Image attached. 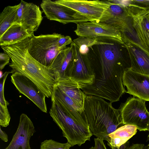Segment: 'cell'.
I'll list each match as a JSON object with an SVG mask.
<instances>
[{"label":"cell","instance_id":"obj_1","mask_svg":"<svg viewBox=\"0 0 149 149\" xmlns=\"http://www.w3.org/2000/svg\"><path fill=\"white\" fill-rule=\"evenodd\" d=\"M101 38L99 43L89 49L92 55L88 54L95 78L92 84L79 86L86 95L106 99L112 103L119 100L126 93L122 82L124 71L130 68V59L121 55L117 41Z\"/></svg>","mask_w":149,"mask_h":149},{"label":"cell","instance_id":"obj_2","mask_svg":"<svg viewBox=\"0 0 149 149\" xmlns=\"http://www.w3.org/2000/svg\"><path fill=\"white\" fill-rule=\"evenodd\" d=\"M51 98L50 116L72 147L76 145L80 146L90 141L93 134L86 120L84 110L56 86L53 88Z\"/></svg>","mask_w":149,"mask_h":149},{"label":"cell","instance_id":"obj_3","mask_svg":"<svg viewBox=\"0 0 149 149\" xmlns=\"http://www.w3.org/2000/svg\"><path fill=\"white\" fill-rule=\"evenodd\" d=\"M30 38L1 47L10 58L9 65L12 68L11 73H18L25 76L35 84L46 97H51L56 83L54 74L29 54L28 47Z\"/></svg>","mask_w":149,"mask_h":149},{"label":"cell","instance_id":"obj_4","mask_svg":"<svg viewBox=\"0 0 149 149\" xmlns=\"http://www.w3.org/2000/svg\"><path fill=\"white\" fill-rule=\"evenodd\" d=\"M111 102L92 95H86L84 110L85 119L93 135L109 141L108 135L124 125L118 109Z\"/></svg>","mask_w":149,"mask_h":149},{"label":"cell","instance_id":"obj_5","mask_svg":"<svg viewBox=\"0 0 149 149\" xmlns=\"http://www.w3.org/2000/svg\"><path fill=\"white\" fill-rule=\"evenodd\" d=\"M61 34L33 35L30 38L28 47L29 54L43 65L49 68L55 58L63 50L59 47L58 40Z\"/></svg>","mask_w":149,"mask_h":149},{"label":"cell","instance_id":"obj_6","mask_svg":"<svg viewBox=\"0 0 149 149\" xmlns=\"http://www.w3.org/2000/svg\"><path fill=\"white\" fill-rule=\"evenodd\" d=\"M108 6L97 22L111 26L120 31L128 17L144 13L146 8L130 2L127 5L126 0H108Z\"/></svg>","mask_w":149,"mask_h":149},{"label":"cell","instance_id":"obj_7","mask_svg":"<svg viewBox=\"0 0 149 149\" xmlns=\"http://www.w3.org/2000/svg\"><path fill=\"white\" fill-rule=\"evenodd\" d=\"M146 102L136 97H130L121 104L118 110L124 125H134L140 131H148L149 112Z\"/></svg>","mask_w":149,"mask_h":149},{"label":"cell","instance_id":"obj_8","mask_svg":"<svg viewBox=\"0 0 149 149\" xmlns=\"http://www.w3.org/2000/svg\"><path fill=\"white\" fill-rule=\"evenodd\" d=\"M40 7L46 17L63 24H77L89 21L86 18L74 10L51 0H43Z\"/></svg>","mask_w":149,"mask_h":149},{"label":"cell","instance_id":"obj_9","mask_svg":"<svg viewBox=\"0 0 149 149\" xmlns=\"http://www.w3.org/2000/svg\"><path fill=\"white\" fill-rule=\"evenodd\" d=\"M77 24V29L74 31L79 37L92 38H111L124 45L120 32L111 26L96 21L87 22Z\"/></svg>","mask_w":149,"mask_h":149},{"label":"cell","instance_id":"obj_10","mask_svg":"<svg viewBox=\"0 0 149 149\" xmlns=\"http://www.w3.org/2000/svg\"><path fill=\"white\" fill-rule=\"evenodd\" d=\"M55 1L76 11L89 21H98L109 4L108 0H60Z\"/></svg>","mask_w":149,"mask_h":149},{"label":"cell","instance_id":"obj_11","mask_svg":"<svg viewBox=\"0 0 149 149\" xmlns=\"http://www.w3.org/2000/svg\"><path fill=\"white\" fill-rule=\"evenodd\" d=\"M147 12L127 18L120 30L124 44L129 43L138 47L149 55V50L145 42L141 22Z\"/></svg>","mask_w":149,"mask_h":149},{"label":"cell","instance_id":"obj_12","mask_svg":"<svg viewBox=\"0 0 149 149\" xmlns=\"http://www.w3.org/2000/svg\"><path fill=\"white\" fill-rule=\"evenodd\" d=\"M11 81L20 93L28 97L42 111L47 113L46 97L34 82L18 73L12 74Z\"/></svg>","mask_w":149,"mask_h":149},{"label":"cell","instance_id":"obj_13","mask_svg":"<svg viewBox=\"0 0 149 149\" xmlns=\"http://www.w3.org/2000/svg\"><path fill=\"white\" fill-rule=\"evenodd\" d=\"M73 68L71 78L79 86L88 85L93 83L95 76L87 54L82 55L79 47L73 41Z\"/></svg>","mask_w":149,"mask_h":149},{"label":"cell","instance_id":"obj_14","mask_svg":"<svg viewBox=\"0 0 149 149\" xmlns=\"http://www.w3.org/2000/svg\"><path fill=\"white\" fill-rule=\"evenodd\" d=\"M14 24L21 25L31 33L36 31L43 19L42 12L38 6L21 0L19 3Z\"/></svg>","mask_w":149,"mask_h":149},{"label":"cell","instance_id":"obj_15","mask_svg":"<svg viewBox=\"0 0 149 149\" xmlns=\"http://www.w3.org/2000/svg\"><path fill=\"white\" fill-rule=\"evenodd\" d=\"M122 82L124 87H126V93L149 101V76L128 69L123 73Z\"/></svg>","mask_w":149,"mask_h":149},{"label":"cell","instance_id":"obj_16","mask_svg":"<svg viewBox=\"0 0 149 149\" xmlns=\"http://www.w3.org/2000/svg\"><path fill=\"white\" fill-rule=\"evenodd\" d=\"M35 132L30 118L26 114L22 113L16 132L9 144L3 149H31L30 141Z\"/></svg>","mask_w":149,"mask_h":149},{"label":"cell","instance_id":"obj_17","mask_svg":"<svg viewBox=\"0 0 149 149\" xmlns=\"http://www.w3.org/2000/svg\"><path fill=\"white\" fill-rule=\"evenodd\" d=\"M72 44L61 50L55 58L49 68L54 73L56 81L60 79L71 77L73 68Z\"/></svg>","mask_w":149,"mask_h":149},{"label":"cell","instance_id":"obj_18","mask_svg":"<svg viewBox=\"0 0 149 149\" xmlns=\"http://www.w3.org/2000/svg\"><path fill=\"white\" fill-rule=\"evenodd\" d=\"M124 45L131 63L129 69L132 71L149 76V55L140 48L127 43Z\"/></svg>","mask_w":149,"mask_h":149},{"label":"cell","instance_id":"obj_19","mask_svg":"<svg viewBox=\"0 0 149 149\" xmlns=\"http://www.w3.org/2000/svg\"><path fill=\"white\" fill-rule=\"evenodd\" d=\"M58 87L70 98L78 106L84 109L86 95L80 88L79 84L70 77L58 79L56 81Z\"/></svg>","mask_w":149,"mask_h":149},{"label":"cell","instance_id":"obj_20","mask_svg":"<svg viewBox=\"0 0 149 149\" xmlns=\"http://www.w3.org/2000/svg\"><path fill=\"white\" fill-rule=\"evenodd\" d=\"M33 35L34 33L27 31L21 25L14 24L0 37V45L1 47L15 44Z\"/></svg>","mask_w":149,"mask_h":149},{"label":"cell","instance_id":"obj_21","mask_svg":"<svg viewBox=\"0 0 149 149\" xmlns=\"http://www.w3.org/2000/svg\"><path fill=\"white\" fill-rule=\"evenodd\" d=\"M136 127L133 125L125 124L118 128L109 134L107 144L110 148H119L135 135L137 132Z\"/></svg>","mask_w":149,"mask_h":149},{"label":"cell","instance_id":"obj_22","mask_svg":"<svg viewBox=\"0 0 149 149\" xmlns=\"http://www.w3.org/2000/svg\"><path fill=\"white\" fill-rule=\"evenodd\" d=\"M19 4L5 7L0 15V37L13 24L15 20Z\"/></svg>","mask_w":149,"mask_h":149},{"label":"cell","instance_id":"obj_23","mask_svg":"<svg viewBox=\"0 0 149 149\" xmlns=\"http://www.w3.org/2000/svg\"><path fill=\"white\" fill-rule=\"evenodd\" d=\"M79 48V51L82 55L87 54L89 48L98 44L99 41L97 38H92L79 37L73 41Z\"/></svg>","mask_w":149,"mask_h":149},{"label":"cell","instance_id":"obj_24","mask_svg":"<svg viewBox=\"0 0 149 149\" xmlns=\"http://www.w3.org/2000/svg\"><path fill=\"white\" fill-rule=\"evenodd\" d=\"M71 147L68 142L61 143L50 139L45 140L42 142L40 149H70Z\"/></svg>","mask_w":149,"mask_h":149},{"label":"cell","instance_id":"obj_25","mask_svg":"<svg viewBox=\"0 0 149 149\" xmlns=\"http://www.w3.org/2000/svg\"><path fill=\"white\" fill-rule=\"evenodd\" d=\"M141 24L145 42L149 50V13L143 17Z\"/></svg>","mask_w":149,"mask_h":149},{"label":"cell","instance_id":"obj_26","mask_svg":"<svg viewBox=\"0 0 149 149\" xmlns=\"http://www.w3.org/2000/svg\"><path fill=\"white\" fill-rule=\"evenodd\" d=\"M10 117L7 107L0 105V125L6 127L9 124Z\"/></svg>","mask_w":149,"mask_h":149},{"label":"cell","instance_id":"obj_27","mask_svg":"<svg viewBox=\"0 0 149 149\" xmlns=\"http://www.w3.org/2000/svg\"><path fill=\"white\" fill-rule=\"evenodd\" d=\"M10 59V58L7 54L4 52L0 53V70L3 69L9 63Z\"/></svg>","mask_w":149,"mask_h":149},{"label":"cell","instance_id":"obj_28","mask_svg":"<svg viewBox=\"0 0 149 149\" xmlns=\"http://www.w3.org/2000/svg\"><path fill=\"white\" fill-rule=\"evenodd\" d=\"M94 149H107L103 139L97 138L94 139Z\"/></svg>","mask_w":149,"mask_h":149},{"label":"cell","instance_id":"obj_29","mask_svg":"<svg viewBox=\"0 0 149 149\" xmlns=\"http://www.w3.org/2000/svg\"><path fill=\"white\" fill-rule=\"evenodd\" d=\"M132 3L149 10V0H131Z\"/></svg>","mask_w":149,"mask_h":149},{"label":"cell","instance_id":"obj_30","mask_svg":"<svg viewBox=\"0 0 149 149\" xmlns=\"http://www.w3.org/2000/svg\"><path fill=\"white\" fill-rule=\"evenodd\" d=\"M148 146L143 144H133L129 147L127 149H148Z\"/></svg>","mask_w":149,"mask_h":149},{"label":"cell","instance_id":"obj_31","mask_svg":"<svg viewBox=\"0 0 149 149\" xmlns=\"http://www.w3.org/2000/svg\"><path fill=\"white\" fill-rule=\"evenodd\" d=\"M0 138L5 142H7L8 140V137L6 132L3 131L0 127Z\"/></svg>","mask_w":149,"mask_h":149},{"label":"cell","instance_id":"obj_32","mask_svg":"<svg viewBox=\"0 0 149 149\" xmlns=\"http://www.w3.org/2000/svg\"><path fill=\"white\" fill-rule=\"evenodd\" d=\"M129 142H127L120 146L119 148L112 147L111 148L112 149H127L129 147Z\"/></svg>","mask_w":149,"mask_h":149},{"label":"cell","instance_id":"obj_33","mask_svg":"<svg viewBox=\"0 0 149 149\" xmlns=\"http://www.w3.org/2000/svg\"><path fill=\"white\" fill-rule=\"evenodd\" d=\"M88 149H94V147L92 146Z\"/></svg>","mask_w":149,"mask_h":149},{"label":"cell","instance_id":"obj_34","mask_svg":"<svg viewBox=\"0 0 149 149\" xmlns=\"http://www.w3.org/2000/svg\"><path fill=\"white\" fill-rule=\"evenodd\" d=\"M148 131H149V130H148ZM148 139H149V134H148ZM148 146H149V143L148 145Z\"/></svg>","mask_w":149,"mask_h":149},{"label":"cell","instance_id":"obj_35","mask_svg":"<svg viewBox=\"0 0 149 149\" xmlns=\"http://www.w3.org/2000/svg\"><path fill=\"white\" fill-rule=\"evenodd\" d=\"M148 149H149V146H148Z\"/></svg>","mask_w":149,"mask_h":149}]
</instances>
